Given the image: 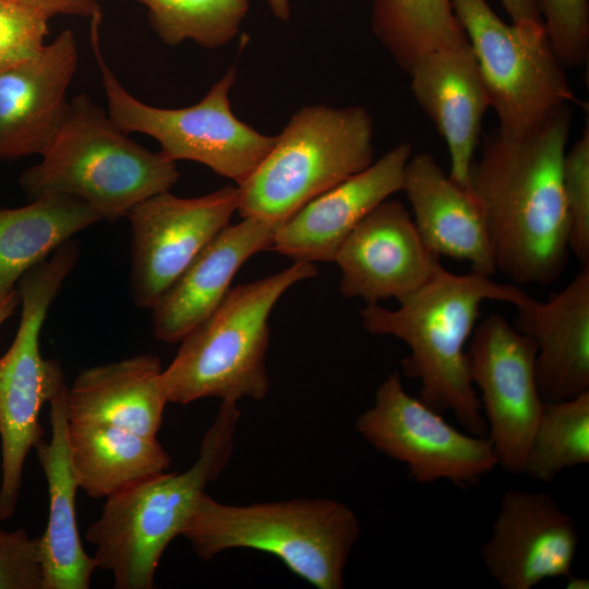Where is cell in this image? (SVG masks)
I'll return each instance as SVG.
<instances>
[{"label": "cell", "instance_id": "6da1fadb", "mask_svg": "<svg viewBox=\"0 0 589 589\" xmlns=\"http://www.w3.org/2000/svg\"><path fill=\"white\" fill-rule=\"evenodd\" d=\"M570 107L520 136L498 128L481 139L468 189L486 227L496 272L517 285H548L568 261V219L562 167Z\"/></svg>", "mask_w": 589, "mask_h": 589}, {"label": "cell", "instance_id": "7a4b0ae2", "mask_svg": "<svg viewBox=\"0 0 589 589\" xmlns=\"http://www.w3.org/2000/svg\"><path fill=\"white\" fill-rule=\"evenodd\" d=\"M527 294L516 285L474 272L455 274L441 264L422 287L398 300L397 309L368 304L360 314L366 332L393 336L408 346L402 372L420 381L419 398L425 405L440 413L450 411L467 433L488 436L467 344L484 301L516 305Z\"/></svg>", "mask_w": 589, "mask_h": 589}, {"label": "cell", "instance_id": "3957f363", "mask_svg": "<svg viewBox=\"0 0 589 589\" xmlns=\"http://www.w3.org/2000/svg\"><path fill=\"white\" fill-rule=\"evenodd\" d=\"M239 418L237 402L221 401L189 469L167 470L106 498L85 538L95 546L96 568L112 574L116 589L155 588L163 553L233 454Z\"/></svg>", "mask_w": 589, "mask_h": 589}, {"label": "cell", "instance_id": "277c9868", "mask_svg": "<svg viewBox=\"0 0 589 589\" xmlns=\"http://www.w3.org/2000/svg\"><path fill=\"white\" fill-rule=\"evenodd\" d=\"M360 533L356 513L332 498L229 505L204 493L181 536L201 560L230 549L262 551L317 589H341Z\"/></svg>", "mask_w": 589, "mask_h": 589}, {"label": "cell", "instance_id": "5b68a950", "mask_svg": "<svg viewBox=\"0 0 589 589\" xmlns=\"http://www.w3.org/2000/svg\"><path fill=\"white\" fill-rule=\"evenodd\" d=\"M41 157L19 178L28 197H76L110 221L168 191L179 179L175 161L130 139L85 94L70 100L65 119Z\"/></svg>", "mask_w": 589, "mask_h": 589}, {"label": "cell", "instance_id": "8992f818", "mask_svg": "<svg viewBox=\"0 0 589 589\" xmlns=\"http://www.w3.org/2000/svg\"><path fill=\"white\" fill-rule=\"evenodd\" d=\"M316 274L314 263L294 262L274 275L230 288L219 305L183 337L175 359L163 370L168 402L264 399L269 390L265 356L271 312L289 288Z\"/></svg>", "mask_w": 589, "mask_h": 589}, {"label": "cell", "instance_id": "52a82bcc", "mask_svg": "<svg viewBox=\"0 0 589 589\" xmlns=\"http://www.w3.org/2000/svg\"><path fill=\"white\" fill-rule=\"evenodd\" d=\"M373 156V122L365 108L303 107L237 185V211L242 218L279 225L312 199L369 167Z\"/></svg>", "mask_w": 589, "mask_h": 589}, {"label": "cell", "instance_id": "ba28073f", "mask_svg": "<svg viewBox=\"0 0 589 589\" xmlns=\"http://www.w3.org/2000/svg\"><path fill=\"white\" fill-rule=\"evenodd\" d=\"M79 259L68 241L27 271L17 283L22 304L15 337L0 357V520L16 509L27 454L43 440L41 408L65 384L61 365L40 353L39 336L48 310Z\"/></svg>", "mask_w": 589, "mask_h": 589}, {"label": "cell", "instance_id": "9c48e42d", "mask_svg": "<svg viewBox=\"0 0 589 589\" xmlns=\"http://www.w3.org/2000/svg\"><path fill=\"white\" fill-rule=\"evenodd\" d=\"M452 3L502 132L525 135L579 103L543 21L507 23L486 0Z\"/></svg>", "mask_w": 589, "mask_h": 589}, {"label": "cell", "instance_id": "30bf717a", "mask_svg": "<svg viewBox=\"0 0 589 589\" xmlns=\"http://www.w3.org/2000/svg\"><path fill=\"white\" fill-rule=\"evenodd\" d=\"M91 44L109 117L127 134L139 132L155 139L168 159L200 163L238 185L272 148L276 135L260 133L231 110L229 92L236 67H230L195 105L159 108L141 101L120 83L104 59L98 25L91 26Z\"/></svg>", "mask_w": 589, "mask_h": 589}, {"label": "cell", "instance_id": "8fae6325", "mask_svg": "<svg viewBox=\"0 0 589 589\" xmlns=\"http://www.w3.org/2000/svg\"><path fill=\"white\" fill-rule=\"evenodd\" d=\"M354 429L376 450L405 464L420 484L448 480L472 486L497 466L488 436L450 425L442 413L410 396L398 373L382 382L374 405L356 419Z\"/></svg>", "mask_w": 589, "mask_h": 589}, {"label": "cell", "instance_id": "7c38bea8", "mask_svg": "<svg viewBox=\"0 0 589 589\" xmlns=\"http://www.w3.org/2000/svg\"><path fill=\"white\" fill-rule=\"evenodd\" d=\"M467 354L497 466L520 474L544 402L537 346L504 316L491 314L474 327Z\"/></svg>", "mask_w": 589, "mask_h": 589}, {"label": "cell", "instance_id": "4fadbf2b", "mask_svg": "<svg viewBox=\"0 0 589 589\" xmlns=\"http://www.w3.org/2000/svg\"><path fill=\"white\" fill-rule=\"evenodd\" d=\"M238 187L199 197L169 191L133 206L130 289L135 305L152 308L196 255L229 225L238 209Z\"/></svg>", "mask_w": 589, "mask_h": 589}, {"label": "cell", "instance_id": "5bb4252c", "mask_svg": "<svg viewBox=\"0 0 589 589\" xmlns=\"http://www.w3.org/2000/svg\"><path fill=\"white\" fill-rule=\"evenodd\" d=\"M579 533L574 519L545 492L506 491L481 548V558L503 589H531L573 574Z\"/></svg>", "mask_w": 589, "mask_h": 589}, {"label": "cell", "instance_id": "9a60e30c", "mask_svg": "<svg viewBox=\"0 0 589 589\" xmlns=\"http://www.w3.org/2000/svg\"><path fill=\"white\" fill-rule=\"evenodd\" d=\"M339 291L368 304L397 301L422 287L441 265L402 203L386 200L349 233L335 254Z\"/></svg>", "mask_w": 589, "mask_h": 589}, {"label": "cell", "instance_id": "2e32d148", "mask_svg": "<svg viewBox=\"0 0 589 589\" xmlns=\"http://www.w3.org/2000/svg\"><path fill=\"white\" fill-rule=\"evenodd\" d=\"M79 51L63 29L32 58L0 71V161L43 156L60 130Z\"/></svg>", "mask_w": 589, "mask_h": 589}, {"label": "cell", "instance_id": "e0dca14e", "mask_svg": "<svg viewBox=\"0 0 589 589\" xmlns=\"http://www.w3.org/2000/svg\"><path fill=\"white\" fill-rule=\"evenodd\" d=\"M411 156L412 145L399 143L362 171L312 199L277 226L271 250L294 262H333L354 227L402 191Z\"/></svg>", "mask_w": 589, "mask_h": 589}, {"label": "cell", "instance_id": "ac0fdd59", "mask_svg": "<svg viewBox=\"0 0 589 589\" xmlns=\"http://www.w3.org/2000/svg\"><path fill=\"white\" fill-rule=\"evenodd\" d=\"M411 92L447 145L448 176L468 188L490 108L476 56L464 38L424 55L409 70Z\"/></svg>", "mask_w": 589, "mask_h": 589}, {"label": "cell", "instance_id": "d6986e66", "mask_svg": "<svg viewBox=\"0 0 589 589\" xmlns=\"http://www.w3.org/2000/svg\"><path fill=\"white\" fill-rule=\"evenodd\" d=\"M277 224L244 217L225 227L190 263L152 309L157 340L181 341L223 301L240 267L271 249Z\"/></svg>", "mask_w": 589, "mask_h": 589}, {"label": "cell", "instance_id": "ffe728a7", "mask_svg": "<svg viewBox=\"0 0 589 589\" xmlns=\"http://www.w3.org/2000/svg\"><path fill=\"white\" fill-rule=\"evenodd\" d=\"M514 326L537 346L536 374L543 401L589 390V263L546 301L527 294Z\"/></svg>", "mask_w": 589, "mask_h": 589}, {"label": "cell", "instance_id": "44dd1931", "mask_svg": "<svg viewBox=\"0 0 589 589\" xmlns=\"http://www.w3.org/2000/svg\"><path fill=\"white\" fill-rule=\"evenodd\" d=\"M402 191L413 213L414 226L428 249L467 262L471 272L496 273L481 208L468 188L444 172L430 153L410 157Z\"/></svg>", "mask_w": 589, "mask_h": 589}, {"label": "cell", "instance_id": "7402d4cb", "mask_svg": "<svg viewBox=\"0 0 589 589\" xmlns=\"http://www.w3.org/2000/svg\"><path fill=\"white\" fill-rule=\"evenodd\" d=\"M67 388L63 384L49 400L50 441L41 440L35 446L49 495L47 526L38 538L44 589H87L96 569L77 529L75 500L80 488L69 455Z\"/></svg>", "mask_w": 589, "mask_h": 589}, {"label": "cell", "instance_id": "603a6c76", "mask_svg": "<svg viewBox=\"0 0 589 589\" xmlns=\"http://www.w3.org/2000/svg\"><path fill=\"white\" fill-rule=\"evenodd\" d=\"M157 356L139 354L82 370L67 388L70 423L108 424L156 438L168 402Z\"/></svg>", "mask_w": 589, "mask_h": 589}, {"label": "cell", "instance_id": "cb8c5ba5", "mask_svg": "<svg viewBox=\"0 0 589 589\" xmlns=\"http://www.w3.org/2000/svg\"><path fill=\"white\" fill-rule=\"evenodd\" d=\"M68 444L79 488L93 498L120 493L171 464L157 438L108 424L69 422Z\"/></svg>", "mask_w": 589, "mask_h": 589}, {"label": "cell", "instance_id": "d4e9b609", "mask_svg": "<svg viewBox=\"0 0 589 589\" xmlns=\"http://www.w3.org/2000/svg\"><path fill=\"white\" fill-rule=\"evenodd\" d=\"M101 220L85 202L47 194L25 206L0 208V298L76 232Z\"/></svg>", "mask_w": 589, "mask_h": 589}, {"label": "cell", "instance_id": "484cf974", "mask_svg": "<svg viewBox=\"0 0 589 589\" xmlns=\"http://www.w3.org/2000/svg\"><path fill=\"white\" fill-rule=\"evenodd\" d=\"M371 25L407 73L424 55L467 37L452 0H373Z\"/></svg>", "mask_w": 589, "mask_h": 589}, {"label": "cell", "instance_id": "4316f807", "mask_svg": "<svg viewBox=\"0 0 589 589\" xmlns=\"http://www.w3.org/2000/svg\"><path fill=\"white\" fill-rule=\"evenodd\" d=\"M589 464V390L574 398L544 401L522 474L543 483L563 470Z\"/></svg>", "mask_w": 589, "mask_h": 589}, {"label": "cell", "instance_id": "83f0119b", "mask_svg": "<svg viewBox=\"0 0 589 589\" xmlns=\"http://www.w3.org/2000/svg\"><path fill=\"white\" fill-rule=\"evenodd\" d=\"M159 39L169 46L192 40L219 48L238 34L249 0H140Z\"/></svg>", "mask_w": 589, "mask_h": 589}, {"label": "cell", "instance_id": "f1b7e54d", "mask_svg": "<svg viewBox=\"0 0 589 589\" xmlns=\"http://www.w3.org/2000/svg\"><path fill=\"white\" fill-rule=\"evenodd\" d=\"M563 191L568 219V243L582 265L589 263V124L565 152Z\"/></svg>", "mask_w": 589, "mask_h": 589}, {"label": "cell", "instance_id": "f546056e", "mask_svg": "<svg viewBox=\"0 0 589 589\" xmlns=\"http://www.w3.org/2000/svg\"><path fill=\"white\" fill-rule=\"evenodd\" d=\"M550 41L565 69L582 65L589 53V0H539Z\"/></svg>", "mask_w": 589, "mask_h": 589}, {"label": "cell", "instance_id": "4dcf8cb0", "mask_svg": "<svg viewBox=\"0 0 589 589\" xmlns=\"http://www.w3.org/2000/svg\"><path fill=\"white\" fill-rule=\"evenodd\" d=\"M49 19L16 0H0V71L35 56L46 44Z\"/></svg>", "mask_w": 589, "mask_h": 589}, {"label": "cell", "instance_id": "1f68e13d", "mask_svg": "<svg viewBox=\"0 0 589 589\" xmlns=\"http://www.w3.org/2000/svg\"><path fill=\"white\" fill-rule=\"evenodd\" d=\"M0 589H44L38 538L23 528L0 538Z\"/></svg>", "mask_w": 589, "mask_h": 589}, {"label": "cell", "instance_id": "d6a6232c", "mask_svg": "<svg viewBox=\"0 0 589 589\" xmlns=\"http://www.w3.org/2000/svg\"><path fill=\"white\" fill-rule=\"evenodd\" d=\"M24 5L47 16L73 15L101 22V10L98 0H16Z\"/></svg>", "mask_w": 589, "mask_h": 589}, {"label": "cell", "instance_id": "836d02e7", "mask_svg": "<svg viewBox=\"0 0 589 589\" xmlns=\"http://www.w3.org/2000/svg\"><path fill=\"white\" fill-rule=\"evenodd\" d=\"M512 22L542 21L539 0H500Z\"/></svg>", "mask_w": 589, "mask_h": 589}, {"label": "cell", "instance_id": "e575fe53", "mask_svg": "<svg viewBox=\"0 0 589 589\" xmlns=\"http://www.w3.org/2000/svg\"><path fill=\"white\" fill-rule=\"evenodd\" d=\"M20 302L17 288L0 298V326L14 313Z\"/></svg>", "mask_w": 589, "mask_h": 589}, {"label": "cell", "instance_id": "d590c367", "mask_svg": "<svg viewBox=\"0 0 589 589\" xmlns=\"http://www.w3.org/2000/svg\"><path fill=\"white\" fill-rule=\"evenodd\" d=\"M273 15L280 21H288L290 17L289 0H266Z\"/></svg>", "mask_w": 589, "mask_h": 589}, {"label": "cell", "instance_id": "8d00e7d4", "mask_svg": "<svg viewBox=\"0 0 589 589\" xmlns=\"http://www.w3.org/2000/svg\"><path fill=\"white\" fill-rule=\"evenodd\" d=\"M565 579H566L565 588L567 589H588L589 588V581L587 578L570 574Z\"/></svg>", "mask_w": 589, "mask_h": 589}, {"label": "cell", "instance_id": "74e56055", "mask_svg": "<svg viewBox=\"0 0 589 589\" xmlns=\"http://www.w3.org/2000/svg\"><path fill=\"white\" fill-rule=\"evenodd\" d=\"M4 531L0 529V538L3 536Z\"/></svg>", "mask_w": 589, "mask_h": 589}]
</instances>
